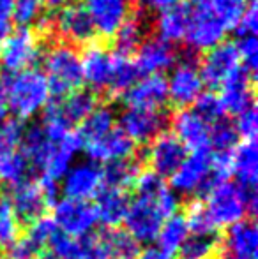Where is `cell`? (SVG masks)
Masks as SVG:
<instances>
[{"label": "cell", "mask_w": 258, "mask_h": 259, "mask_svg": "<svg viewBox=\"0 0 258 259\" xmlns=\"http://www.w3.org/2000/svg\"><path fill=\"white\" fill-rule=\"evenodd\" d=\"M134 194L129 199L124 224L126 233L136 242H152L158 236L163 222L177 213L179 201L170 191L165 178L156 173L140 171L134 182Z\"/></svg>", "instance_id": "cell-1"}, {"label": "cell", "mask_w": 258, "mask_h": 259, "mask_svg": "<svg viewBox=\"0 0 258 259\" xmlns=\"http://www.w3.org/2000/svg\"><path fill=\"white\" fill-rule=\"evenodd\" d=\"M20 147L32 169L39 171L45 180L59 184L71 167V160L82 150V138L71 131L62 141H53L46 136L41 123H34L23 131Z\"/></svg>", "instance_id": "cell-2"}, {"label": "cell", "mask_w": 258, "mask_h": 259, "mask_svg": "<svg viewBox=\"0 0 258 259\" xmlns=\"http://www.w3.org/2000/svg\"><path fill=\"white\" fill-rule=\"evenodd\" d=\"M7 111L23 122L38 115L52 101L50 87L43 71L35 67L25 69L16 74H7L2 85Z\"/></svg>", "instance_id": "cell-3"}, {"label": "cell", "mask_w": 258, "mask_h": 259, "mask_svg": "<svg viewBox=\"0 0 258 259\" xmlns=\"http://www.w3.org/2000/svg\"><path fill=\"white\" fill-rule=\"evenodd\" d=\"M203 205L217 229L230 228L256 211V189H244L230 180L217 182L205 192Z\"/></svg>", "instance_id": "cell-4"}, {"label": "cell", "mask_w": 258, "mask_h": 259, "mask_svg": "<svg viewBox=\"0 0 258 259\" xmlns=\"http://www.w3.org/2000/svg\"><path fill=\"white\" fill-rule=\"evenodd\" d=\"M45 78L53 99H62L83 85L82 60L75 46L67 42H57L43 53Z\"/></svg>", "instance_id": "cell-5"}, {"label": "cell", "mask_w": 258, "mask_h": 259, "mask_svg": "<svg viewBox=\"0 0 258 259\" xmlns=\"http://www.w3.org/2000/svg\"><path fill=\"white\" fill-rule=\"evenodd\" d=\"M41 55V37L30 28H16L0 42V65L7 74L30 69Z\"/></svg>", "instance_id": "cell-6"}, {"label": "cell", "mask_w": 258, "mask_h": 259, "mask_svg": "<svg viewBox=\"0 0 258 259\" xmlns=\"http://www.w3.org/2000/svg\"><path fill=\"white\" fill-rule=\"evenodd\" d=\"M198 53L186 50L180 53V60L166 79L168 101H172L179 109L195 104L198 96L203 92V83L198 72Z\"/></svg>", "instance_id": "cell-7"}, {"label": "cell", "mask_w": 258, "mask_h": 259, "mask_svg": "<svg viewBox=\"0 0 258 259\" xmlns=\"http://www.w3.org/2000/svg\"><path fill=\"white\" fill-rule=\"evenodd\" d=\"M173 191L180 194H205L214 184L212 152L196 150L186 157L180 167L170 177Z\"/></svg>", "instance_id": "cell-8"}, {"label": "cell", "mask_w": 258, "mask_h": 259, "mask_svg": "<svg viewBox=\"0 0 258 259\" xmlns=\"http://www.w3.org/2000/svg\"><path fill=\"white\" fill-rule=\"evenodd\" d=\"M53 224L62 235L69 238H85L92 235L97 221L96 206L89 201H78V199L64 198L53 206Z\"/></svg>", "instance_id": "cell-9"}, {"label": "cell", "mask_w": 258, "mask_h": 259, "mask_svg": "<svg viewBox=\"0 0 258 259\" xmlns=\"http://www.w3.org/2000/svg\"><path fill=\"white\" fill-rule=\"evenodd\" d=\"M170 118L163 109L126 108L119 116V129L136 143H149L165 133Z\"/></svg>", "instance_id": "cell-10"}, {"label": "cell", "mask_w": 258, "mask_h": 259, "mask_svg": "<svg viewBox=\"0 0 258 259\" xmlns=\"http://www.w3.org/2000/svg\"><path fill=\"white\" fill-rule=\"evenodd\" d=\"M228 28L225 23L209 9V6H200L196 11H191L190 25H188L186 39L190 50L195 53L209 52L214 46L225 41Z\"/></svg>", "instance_id": "cell-11"}, {"label": "cell", "mask_w": 258, "mask_h": 259, "mask_svg": "<svg viewBox=\"0 0 258 259\" xmlns=\"http://www.w3.org/2000/svg\"><path fill=\"white\" fill-rule=\"evenodd\" d=\"M9 203H11V206H13L20 224L23 222V224L30 226L32 222L46 217L48 208L52 205H55L57 201H53V199L46 194L41 182L32 180L30 178V180L13 187Z\"/></svg>", "instance_id": "cell-12"}, {"label": "cell", "mask_w": 258, "mask_h": 259, "mask_svg": "<svg viewBox=\"0 0 258 259\" xmlns=\"http://www.w3.org/2000/svg\"><path fill=\"white\" fill-rule=\"evenodd\" d=\"M52 32H57L67 45H90L96 28L82 4H67L57 14H52Z\"/></svg>", "instance_id": "cell-13"}, {"label": "cell", "mask_w": 258, "mask_h": 259, "mask_svg": "<svg viewBox=\"0 0 258 259\" xmlns=\"http://www.w3.org/2000/svg\"><path fill=\"white\" fill-rule=\"evenodd\" d=\"M241 65L237 53V45L230 41H223L205 52L203 58L198 60V72L202 83L209 89H219L221 83Z\"/></svg>", "instance_id": "cell-14"}, {"label": "cell", "mask_w": 258, "mask_h": 259, "mask_svg": "<svg viewBox=\"0 0 258 259\" xmlns=\"http://www.w3.org/2000/svg\"><path fill=\"white\" fill-rule=\"evenodd\" d=\"M219 101L225 115H241L255 106V76H251L242 65H239L219 87Z\"/></svg>", "instance_id": "cell-15"}, {"label": "cell", "mask_w": 258, "mask_h": 259, "mask_svg": "<svg viewBox=\"0 0 258 259\" xmlns=\"http://www.w3.org/2000/svg\"><path fill=\"white\" fill-rule=\"evenodd\" d=\"M103 187V167L90 160L69 167L62 178V192L69 199L89 201L90 198H96Z\"/></svg>", "instance_id": "cell-16"}, {"label": "cell", "mask_w": 258, "mask_h": 259, "mask_svg": "<svg viewBox=\"0 0 258 259\" xmlns=\"http://www.w3.org/2000/svg\"><path fill=\"white\" fill-rule=\"evenodd\" d=\"M188 150L173 133H161L147 150V164L158 177H172L186 160Z\"/></svg>", "instance_id": "cell-17"}, {"label": "cell", "mask_w": 258, "mask_h": 259, "mask_svg": "<svg viewBox=\"0 0 258 259\" xmlns=\"http://www.w3.org/2000/svg\"><path fill=\"white\" fill-rule=\"evenodd\" d=\"M82 6L92 20L96 34L106 39H114L131 14L129 0H83Z\"/></svg>", "instance_id": "cell-18"}, {"label": "cell", "mask_w": 258, "mask_h": 259, "mask_svg": "<svg viewBox=\"0 0 258 259\" xmlns=\"http://www.w3.org/2000/svg\"><path fill=\"white\" fill-rule=\"evenodd\" d=\"M173 134L186 150H210V123H207L193 108H182L172 118Z\"/></svg>", "instance_id": "cell-19"}, {"label": "cell", "mask_w": 258, "mask_h": 259, "mask_svg": "<svg viewBox=\"0 0 258 259\" xmlns=\"http://www.w3.org/2000/svg\"><path fill=\"white\" fill-rule=\"evenodd\" d=\"M82 148L89 155L90 162L96 164H112L121 162V160H131V157L136 152V145L119 127L112 131V133H108L106 136H103L101 140L83 143Z\"/></svg>", "instance_id": "cell-20"}, {"label": "cell", "mask_w": 258, "mask_h": 259, "mask_svg": "<svg viewBox=\"0 0 258 259\" xmlns=\"http://www.w3.org/2000/svg\"><path fill=\"white\" fill-rule=\"evenodd\" d=\"M82 76L83 83L90 87V92H106L112 74V55L99 42H90L83 48Z\"/></svg>", "instance_id": "cell-21"}, {"label": "cell", "mask_w": 258, "mask_h": 259, "mask_svg": "<svg viewBox=\"0 0 258 259\" xmlns=\"http://www.w3.org/2000/svg\"><path fill=\"white\" fill-rule=\"evenodd\" d=\"M128 108L134 109H161L168 101V87L163 74L145 76L138 79L122 96Z\"/></svg>", "instance_id": "cell-22"}, {"label": "cell", "mask_w": 258, "mask_h": 259, "mask_svg": "<svg viewBox=\"0 0 258 259\" xmlns=\"http://www.w3.org/2000/svg\"><path fill=\"white\" fill-rule=\"evenodd\" d=\"M177 58L179 55L172 45L161 41L159 37H151L141 42L133 60L140 74L152 76L161 74L163 71L170 69L177 62Z\"/></svg>", "instance_id": "cell-23"}, {"label": "cell", "mask_w": 258, "mask_h": 259, "mask_svg": "<svg viewBox=\"0 0 258 259\" xmlns=\"http://www.w3.org/2000/svg\"><path fill=\"white\" fill-rule=\"evenodd\" d=\"M97 97L90 90H75L69 96L62 97V99H53L50 101L46 108L52 109L57 116L72 129L75 125L82 123L90 113L96 109Z\"/></svg>", "instance_id": "cell-24"}, {"label": "cell", "mask_w": 258, "mask_h": 259, "mask_svg": "<svg viewBox=\"0 0 258 259\" xmlns=\"http://www.w3.org/2000/svg\"><path fill=\"white\" fill-rule=\"evenodd\" d=\"M191 18V7L190 4H177L170 9L163 11L159 18L156 20V32L161 41L168 45H175L186 39L188 25Z\"/></svg>", "instance_id": "cell-25"}, {"label": "cell", "mask_w": 258, "mask_h": 259, "mask_svg": "<svg viewBox=\"0 0 258 259\" xmlns=\"http://www.w3.org/2000/svg\"><path fill=\"white\" fill-rule=\"evenodd\" d=\"M225 254L239 257H256L258 231L253 221L244 219L237 224L230 226L223 240Z\"/></svg>", "instance_id": "cell-26"}, {"label": "cell", "mask_w": 258, "mask_h": 259, "mask_svg": "<svg viewBox=\"0 0 258 259\" xmlns=\"http://www.w3.org/2000/svg\"><path fill=\"white\" fill-rule=\"evenodd\" d=\"M232 177L244 189H256L258 150L256 141H241L232 154Z\"/></svg>", "instance_id": "cell-27"}, {"label": "cell", "mask_w": 258, "mask_h": 259, "mask_svg": "<svg viewBox=\"0 0 258 259\" xmlns=\"http://www.w3.org/2000/svg\"><path fill=\"white\" fill-rule=\"evenodd\" d=\"M96 198L97 203L94 206L97 211V221L103 222L108 229H117V226L124 222L128 213L129 198L126 191L103 187Z\"/></svg>", "instance_id": "cell-28"}, {"label": "cell", "mask_w": 258, "mask_h": 259, "mask_svg": "<svg viewBox=\"0 0 258 259\" xmlns=\"http://www.w3.org/2000/svg\"><path fill=\"white\" fill-rule=\"evenodd\" d=\"M110 55H112V74H110V85H108L106 92L114 97H122L138 81L140 72H138L131 55H124L119 52H114Z\"/></svg>", "instance_id": "cell-29"}, {"label": "cell", "mask_w": 258, "mask_h": 259, "mask_svg": "<svg viewBox=\"0 0 258 259\" xmlns=\"http://www.w3.org/2000/svg\"><path fill=\"white\" fill-rule=\"evenodd\" d=\"M188 236H190V228H188L186 219H184V215L175 213L163 222L161 229H159L158 236H156L158 249H161L168 256H173L182 247Z\"/></svg>", "instance_id": "cell-30"}, {"label": "cell", "mask_w": 258, "mask_h": 259, "mask_svg": "<svg viewBox=\"0 0 258 259\" xmlns=\"http://www.w3.org/2000/svg\"><path fill=\"white\" fill-rule=\"evenodd\" d=\"M114 129H115V113L108 106H96V109L80 123L78 134L82 138V145H83V143H89V141L101 140V138L106 136Z\"/></svg>", "instance_id": "cell-31"}, {"label": "cell", "mask_w": 258, "mask_h": 259, "mask_svg": "<svg viewBox=\"0 0 258 259\" xmlns=\"http://www.w3.org/2000/svg\"><path fill=\"white\" fill-rule=\"evenodd\" d=\"M145 25H147L145 23V16L141 13L129 14V18L121 25L117 34L114 35V42H115L114 52L131 55L134 50L140 48V45L143 42Z\"/></svg>", "instance_id": "cell-32"}, {"label": "cell", "mask_w": 258, "mask_h": 259, "mask_svg": "<svg viewBox=\"0 0 258 259\" xmlns=\"http://www.w3.org/2000/svg\"><path fill=\"white\" fill-rule=\"evenodd\" d=\"M97 235H99L108 259H136V256L140 254L138 242L131 238L126 231L106 229V231L97 233Z\"/></svg>", "instance_id": "cell-33"}, {"label": "cell", "mask_w": 258, "mask_h": 259, "mask_svg": "<svg viewBox=\"0 0 258 259\" xmlns=\"http://www.w3.org/2000/svg\"><path fill=\"white\" fill-rule=\"evenodd\" d=\"M32 167L20 150H9L0 154V182H6L11 187L30 180Z\"/></svg>", "instance_id": "cell-34"}, {"label": "cell", "mask_w": 258, "mask_h": 259, "mask_svg": "<svg viewBox=\"0 0 258 259\" xmlns=\"http://www.w3.org/2000/svg\"><path fill=\"white\" fill-rule=\"evenodd\" d=\"M221 256V243L217 236L191 235L177 250V259H217Z\"/></svg>", "instance_id": "cell-35"}, {"label": "cell", "mask_w": 258, "mask_h": 259, "mask_svg": "<svg viewBox=\"0 0 258 259\" xmlns=\"http://www.w3.org/2000/svg\"><path fill=\"white\" fill-rule=\"evenodd\" d=\"M138 175H140V167L133 160H121V162L106 164V167L103 169L104 187L117 189V191H128L131 185H134Z\"/></svg>", "instance_id": "cell-36"}, {"label": "cell", "mask_w": 258, "mask_h": 259, "mask_svg": "<svg viewBox=\"0 0 258 259\" xmlns=\"http://www.w3.org/2000/svg\"><path fill=\"white\" fill-rule=\"evenodd\" d=\"M237 145L239 134L234 123L223 118L210 125V152L214 155H232Z\"/></svg>", "instance_id": "cell-37"}, {"label": "cell", "mask_w": 258, "mask_h": 259, "mask_svg": "<svg viewBox=\"0 0 258 259\" xmlns=\"http://www.w3.org/2000/svg\"><path fill=\"white\" fill-rule=\"evenodd\" d=\"M184 219H186V222H188L190 233H193V235L216 236L217 228L214 226V222L210 221L209 211H207L202 199H195V201H191L190 205L186 206Z\"/></svg>", "instance_id": "cell-38"}, {"label": "cell", "mask_w": 258, "mask_h": 259, "mask_svg": "<svg viewBox=\"0 0 258 259\" xmlns=\"http://www.w3.org/2000/svg\"><path fill=\"white\" fill-rule=\"evenodd\" d=\"M20 238V221L14 213L9 198L0 196V247L9 249Z\"/></svg>", "instance_id": "cell-39"}, {"label": "cell", "mask_w": 258, "mask_h": 259, "mask_svg": "<svg viewBox=\"0 0 258 259\" xmlns=\"http://www.w3.org/2000/svg\"><path fill=\"white\" fill-rule=\"evenodd\" d=\"M248 2L249 0H209L207 6L223 21L225 27L230 30V28H235V25H237L239 18L244 13Z\"/></svg>", "instance_id": "cell-40"}, {"label": "cell", "mask_w": 258, "mask_h": 259, "mask_svg": "<svg viewBox=\"0 0 258 259\" xmlns=\"http://www.w3.org/2000/svg\"><path fill=\"white\" fill-rule=\"evenodd\" d=\"M43 7V0H14L11 21H14L18 28H28V25L41 18Z\"/></svg>", "instance_id": "cell-41"}, {"label": "cell", "mask_w": 258, "mask_h": 259, "mask_svg": "<svg viewBox=\"0 0 258 259\" xmlns=\"http://www.w3.org/2000/svg\"><path fill=\"white\" fill-rule=\"evenodd\" d=\"M195 111L205 120L207 123H216L219 120L225 118V111L221 101L217 97V94L214 92H202L198 96V99L195 101Z\"/></svg>", "instance_id": "cell-42"}, {"label": "cell", "mask_w": 258, "mask_h": 259, "mask_svg": "<svg viewBox=\"0 0 258 259\" xmlns=\"http://www.w3.org/2000/svg\"><path fill=\"white\" fill-rule=\"evenodd\" d=\"M23 125L18 122L16 118L13 120H4L0 123V154L9 150H16L21 143V136H23Z\"/></svg>", "instance_id": "cell-43"}, {"label": "cell", "mask_w": 258, "mask_h": 259, "mask_svg": "<svg viewBox=\"0 0 258 259\" xmlns=\"http://www.w3.org/2000/svg\"><path fill=\"white\" fill-rule=\"evenodd\" d=\"M235 45H237L239 60L244 64L242 67H244L251 76H255L256 69H258V41H256V35H246V37H241V41L235 42Z\"/></svg>", "instance_id": "cell-44"}, {"label": "cell", "mask_w": 258, "mask_h": 259, "mask_svg": "<svg viewBox=\"0 0 258 259\" xmlns=\"http://www.w3.org/2000/svg\"><path fill=\"white\" fill-rule=\"evenodd\" d=\"M235 131L239 134V140L242 141H255L258 133V115H256V106H251L241 115H237V122L234 123Z\"/></svg>", "instance_id": "cell-45"}, {"label": "cell", "mask_w": 258, "mask_h": 259, "mask_svg": "<svg viewBox=\"0 0 258 259\" xmlns=\"http://www.w3.org/2000/svg\"><path fill=\"white\" fill-rule=\"evenodd\" d=\"M46 254L41 250L28 236H21L7 249V259H38L39 256Z\"/></svg>", "instance_id": "cell-46"}, {"label": "cell", "mask_w": 258, "mask_h": 259, "mask_svg": "<svg viewBox=\"0 0 258 259\" xmlns=\"http://www.w3.org/2000/svg\"><path fill=\"white\" fill-rule=\"evenodd\" d=\"M256 28H258V6H256V0H249L234 30L241 37H246V35H255Z\"/></svg>", "instance_id": "cell-47"}, {"label": "cell", "mask_w": 258, "mask_h": 259, "mask_svg": "<svg viewBox=\"0 0 258 259\" xmlns=\"http://www.w3.org/2000/svg\"><path fill=\"white\" fill-rule=\"evenodd\" d=\"M14 0H0V41L11 34V14Z\"/></svg>", "instance_id": "cell-48"}, {"label": "cell", "mask_w": 258, "mask_h": 259, "mask_svg": "<svg viewBox=\"0 0 258 259\" xmlns=\"http://www.w3.org/2000/svg\"><path fill=\"white\" fill-rule=\"evenodd\" d=\"M141 7L147 11H156V13H163V11L170 9V7L177 6L179 0H138Z\"/></svg>", "instance_id": "cell-49"}, {"label": "cell", "mask_w": 258, "mask_h": 259, "mask_svg": "<svg viewBox=\"0 0 258 259\" xmlns=\"http://www.w3.org/2000/svg\"><path fill=\"white\" fill-rule=\"evenodd\" d=\"M136 259H172V256L165 254L161 249H158V247H147V249L140 250Z\"/></svg>", "instance_id": "cell-50"}, {"label": "cell", "mask_w": 258, "mask_h": 259, "mask_svg": "<svg viewBox=\"0 0 258 259\" xmlns=\"http://www.w3.org/2000/svg\"><path fill=\"white\" fill-rule=\"evenodd\" d=\"M67 4H69V0H43V6H45L48 11H52V13L60 11L62 7L67 6Z\"/></svg>", "instance_id": "cell-51"}, {"label": "cell", "mask_w": 258, "mask_h": 259, "mask_svg": "<svg viewBox=\"0 0 258 259\" xmlns=\"http://www.w3.org/2000/svg\"><path fill=\"white\" fill-rule=\"evenodd\" d=\"M6 115H7V106H6V99H4L2 87H0V123L6 120Z\"/></svg>", "instance_id": "cell-52"}, {"label": "cell", "mask_w": 258, "mask_h": 259, "mask_svg": "<svg viewBox=\"0 0 258 259\" xmlns=\"http://www.w3.org/2000/svg\"><path fill=\"white\" fill-rule=\"evenodd\" d=\"M217 259H256V257H239V256H232V254H223Z\"/></svg>", "instance_id": "cell-53"}, {"label": "cell", "mask_w": 258, "mask_h": 259, "mask_svg": "<svg viewBox=\"0 0 258 259\" xmlns=\"http://www.w3.org/2000/svg\"><path fill=\"white\" fill-rule=\"evenodd\" d=\"M188 2L190 4H196V6H207V2H209V0H188Z\"/></svg>", "instance_id": "cell-54"}, {"label": "cell", "mask_w": 258, "mask_h": 259, "mask_svg": "<svg viewBox=\"0 0 258 259\" xmlns=\"http://www.w3.org/2000/svg\"><path fill=\"white\" fill-rule=\"evenodd\" d=\"M38 259H52V257H50L48 254H43V256H39Z\"/></svg>", "instance_id": "cell-55"}]
</instances>
